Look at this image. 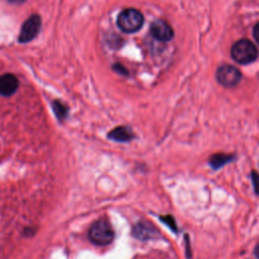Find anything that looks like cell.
I'll use <instances>...</instances> for the list:
<instances>
[{
	"label": "cell",
	"mask_w": 259,
	"mask_h": 259,
	"mask_svg": "<svg viewBox=\"0 0 259 259\" xmlns=\"http://www.w3.org/2000/svg\"><path fill=\"white\" fill-rule=\"evenodd\" d=\"M231 56L234 61L241 65H248L257 60V47L248 38L237 40L231 49Z\"/></svg>",
	"instance_id": "6da1fadb"
},
{
	"label": "cell",
	"mask_w": 259,
	"mask_h": 259,
	"mask_svg": "<svg viewBox=\"0 0 259 259\" xmlns=\"http://www.w3.org/2000/svg\"><path fill=\"white\" fill-rule=\"evenodd\" d=\"M116 24L125 33L137 32L144 24L143 13L136 8L123 9L117 16Z\"/></svg>",
	"instance_id": "7a4b0ae2"
},
{
	"label": "cell",
	"mask_w": 259,
	"mask_h": 259,
	"mask_svg": "<svg viewBox=\"0 0 259 259\" xmlns=\"http://www.w3.org/2000/svg\"><path fill=\"white\" fill-rule=\"evenodd\" d=\"M88 237L93 244L106 246L112 242L114 233L110 223L106 219H100L90 227Z\"/></svg>",
	"instance_id": "3957f363"
},
{
	"label": "cell",
	"mask_w": 259,
	"mask_h": 259,
	"mask_svg": "<svg viewBox=\"0 0 259 259\" xmlns=\"http://www.w3.org/2000/svg\"><path fill=\"white\" fill-rule=\"evenodd\" d=\"M217 81L224 87L232 88L240 83L242 80L241 71L233 65L224 64L220 66L215 73Z\"/></svg>",
	"instance_id": "277c9868"
},
{
	"label": "cell",
	"mask_w": 259,
	"mask_h": 259,
	"mask_svg": "<svg viewBox=\"0 0 259 259\" xmlns=\"http://www.w3.org/2000/svg\"><path fill=\"white\" fill-rule=\"evenodd\" d=\"M40 25H41V20L39 15L32 14L31 16H29L22 24V27L18 36V41L21 44H25L32 40L38 34Z\"/></svg>",
	"instance_id": "5b68a950"
},
{
	"label": "cell",
	"mask_w": 259,
	"mask_h": 259,
	"mask_svg": "<svg viewBox=\"0 0 259 259\" xmlns=\"http://www.w3.org/2000/svg\"><path fill=\"white\" fill-rule=\"evenodd\" d=\"M151 34L160 41H169L174 36V31L170 24L162 19L153 21L150 25Z\"/></svg>",
	"instance_id": "8992f818"
},
{
	"label": "cell",
	"mask_w": 259,
	"mask_h": 259,
	"mask_svg": "<svg viewBox=\"0 0 259 259\" xmlns=\"http://www.w3.org/2000/svg\"><path fill=\"white\" fill-rule=\"evenodd\" d=\"M133 235L139 240L147 241L150 239H154L156 235H158V232L151 224L147 222H141L134 227Z\"/></svg>",
	"instance_id": "52a82bcc"
},
{
	"label": "cell",
	"mask_w": 259,
	"mask_h": 259,
	"mask_svg": "<svg viewBox=\"0 0 259 259\" xmlns=\"http://www.w3.org/2000/svg\"><path fill=\"white\" fill-rule=\"evenodd\" d=\"M18 88V79L10 73L0 76V95L10 96Z\"/></svg>",
	"instance_id": "ba28073f"
},
{
	"label": "cell",
	"mask_w": 259,
	"mask_h": 259,
	"mask_svg": "<svg viewBox=\"0 0 259 259\" xmlns=\"http://www.w3.org/2000/svg\"><path fill=\"white\" fill-rule=\"evenodd\" d=\"M107 138L115 142L127 143V142H131L133 139H135V135L131 127L125 125H119L111 130L108 133Z\"/></svg>",
	"instance_id": "9c48e42d"
},
{
	"label": "cell",
	"mask_w": 259,
	"mask_h": 259,
	"mask_svg": "<svg viewBox=\"0 0 259 259\" xmlns=\"http://www.w3.org/2000/svg\"><path fill=\"white\" fill-rule=\"evenodd\" d=\"M235 159L234 155H229V154H224V153H218L212 155L209 158V165L211 166L212 169L217 170L222 168L224 165L232 162Z\"/></svg>",
	"instance_id": "30bf717a"
},
{
	"label": "cell",
	"mask_w": 259,
	"mask_h": 259,
	"mask_svg": "<svg viewBox=\"0 0 259 259\" xmlns=\"http://www.w3.org/2000/svg\"><path fill=\"white\" fill-rule=\"evenodd\" d=\"M52 107H53V110H54V113L56 114L57 118L59 120H62V119H65L67 116H68V113H69V108L68 106L63 103L62 101L60 100H54L53 103H52Z\"/></svg>",
	"instance_id": "8fae6325"
},
{
	"label": "cell",
	"mask_w": 259,
	"mask_h": 259,
	"mask_svg": "<svg viewBox=\"0 0 259 259\" xmlns=\"http://www.w3.org/2000/svg\"><path fill=\"white\" fill-rule=\"evenodd\" d=\"M112 70H113L114 72H116L117 74L121 75V76H128V71H127V69H126L123 65H121V64H119V63L113 64V65H112Z\"/></svg>",
	"instance_id": "7c38bea8"
},
{
	"label": "cell",
	"mask_w": 259,
	"mask_h": 259,
	"mask_svg": "<svg viewBox=\"0 0 259 259\" xmlns=\"http://www.w3.org/2000/svg\"><path fill=\"white\" fill-rule=\"evenodd\" d=\"M161 221H163L170 229H172L174 232H176V224H175V221L172 217L170 215H167V217H161L160 218Z\"/></svg>",
	"instance_id": "4fadbf2b"
},
{
	"label": "cell",
	"mask_w": 259,
	"mask_h": 259,
	"mask_svg": "<svg viewBox=\"0 0 259 259\" xmlns=\"http://www.w3.org/2000/svg\"><path fill=\"white\" fill-rule=\"evenodd\" d=\"M258 29H259V28H258V23H256L255 26H254V28H253V36H254V38H255L256 41H258V34H257Z\"/></svg>",
	"instance_id": "5bb4252c"
},
{
	"label": "cell",
	"mask_w": 259,
	"mask_h": 259,
	"mask_svg": "<svg viewBox=\"0 0 259 259\" xmlns=\"http://www.w3.org/2000/svg\"><path fill=\"white\" fill-rule=\"evenodd\" d=\"M10 3H12V4H21V3H23L25 0H8Z\"/></svg>",
	"instance_id": "9a60e30c"
}]
</instances>
